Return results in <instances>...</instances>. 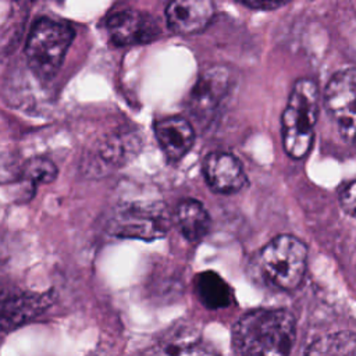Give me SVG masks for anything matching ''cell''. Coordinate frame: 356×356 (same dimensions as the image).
<instances>
[{"label":"cell","instance_id":"1","mask_svg":"<svg viewBox=\"0 0 356 356\" xmlns=\"http://www.w3.org/2000/svg\"><path fill=\"white\" fill-rule=\"evenodd\" d=\"M295 339V317L284 309L249 312L232 328V350L238 355H288Z\"/></svg>","mask_w":356,"mask_h":356},{"label":"cell","instance_id":"2","mask_svg":"<svg viewBox=\"0 0 356 356\" xmlns=\"http://www.w3.org/2000/svg\"><path fill=\"white\" fill-rule=\"evenodd\" d=\"M318 102L320 95L314 81L300 78L295 82L282 113V143L292 159H303L312 149Z\"/></svg>","mask_w":356,"mask_h":356},{"label":"cell","instance_id":"3","mask_svg":"<svg viewBox=\"0 0 356 356\" xmlns=\"http://www.w3.org/2000/svg\"><path fill=\"white\" fill-rule=\"evenodd\" d=\"M74 36V28L64 21L43 17L33 24L28 35L25 56L36 78L47 81L57 74Z\"/></svg>","mask_w":356,"mask_h":356},{"label":"cell","instance_id":"4","mask_svg":"<svg viewBox=\"0 0 356 356\" xmlns=\"http://www.w3.org/2000/svg\"><path fill=\"white\" fill-rule=\"evenodd\" d=\"M260 266L266 278L280 289L298 288L307 266V248L296 236L284 234L273 238L260 252Z\"/></svg>","mask_w":356,"mask_h":356},{"label":"cell","instance_id":"5","mask_svg":"<svg viewBox=\"0 0 356 356\" xmlns=\"http://www.w3.org/2000/svg\"><path fill=\"white\" fill-rule=\"evenodd\" d=\"M324 103L341 136L352 145L356 122V74L353 67L341 70L332 75L324 90Z\"/></svg>","mask_w":356,"mask_h":356},{"label":"cell","instance_id":"6","mask_svg":"<svg viewBox=\"0 0 356 356\" xmlns=\"http://www.w3.org/2000/svg\"><path fill=\"white\" fill-rule=\"evenodd\" d=\"M114 232L118 236L156 239L167 232L168 221L159 203L128 202L115 211Z\"/></svg>","mask_w":356,"mask_h":356},{"label":"cell","instance_id":"7","mask_svg":"<svg viewBox=\"0 0 356 356\" xmlns=\"http://www.w3.org/2000/svg\"><path fill=\"white\" fill-rule=\"evenodd\" d=\"M232 76L227 67L213 65L204 70L188 96L189 111L200 121L210 120L227 97Z\"/></svg>","mask_w":356,"mask_h":356},{"label":"cell","instance_id":"8","mask_svg":"<svg viewBox=\"0 0 356 356\" xmlns=\"http://www.w3.org/2000/svg\"><path fill=\"white\" fill-rule=\"evenodd\" d=\"M53 302L51 293L24 292L10 284H0V332L11 331L40 313Z\"/></svg>","mask_w":356,"mask_h":356},{"label":"cell","instance_id":"9","mask_svg":"<svg viewBox=\"0 0 356 356\" xmlns=\"http://www.w3.org/2000/svg\"><path fill=\"white\" fill-rule=\"evenodd\" d=\"M106 28L111 42L117 46L147 43L160 35L159 22L150 14L138 10H122L111 14Z\"/></svg>","mask_w":356,"mask_h":356},{"label":"cell","instance_id":"10","mask_svg":"<svg viewBox=\"0 0 356 356\" xmlns=\"http://www.w3.org/2000/svg\"><path fill=\"white\" fill-rule=\"evenodd\" d=\"M203 174L209 186L218 193H235L248 184L241 161L225 152L207 154L203 161Z\"/></svg>","mask_w":356,"mask_h":356},{"label":"cell","instance_id":"11","mask_svg":"<svg viewBox=\"0 0 356 356\" xmlns=\"http://www.w3.org/2000/svg\"><path fill=\"white\" fill-rule=\"evenodd\" d=\"M213 17V0H171L165 8L168 28L179 35L202 32Z\"/></svg>","mask_w":356,"mask_h":356},{"label":"cell","instance_id":"12","mask_svg":"<svg viewBox=\"0 0 356 356\" xmlns=\"http://www.w3.org/2000/svg\"><path fill=\"white\" fill-rule=\"evenodd\" d=\"M154 135L160 149L170 161L181 160L195 142L193 127L182 117H167L157 121Z\"/></svg>","mask_w":356,"mask_h":356},{"label":"cell","instance_id":"13","mask_svg":"<svg viewBox=\"0 0 356 356\" xmlns=\"http://www.w3.org/2000/svg\"><path fill=\"white\" fill-rule=\"evenodd\" d=\"M136 146L138 142L132 134H114L102 139L92 154L95 174L102 175L120 168L134 156Z\"/></svg>","mask_w":356,"mask_h":356},{"label":"cell","instance_id":"14","mask_svg":"<svg viewBox=\"0 0 356 356\" xmlns=\"http://www.w3.org/2000/svg\"><path fill=\"white\" fill-rule=\"evenodd\" d=\"M200 332L193 325L177 324L168 330L153 346L150 353L154 355H203L210 353L204 348Z\"/></svg>","mask_w":356,"mask_h":356},{"label":"cell","instance_id":"15","mask_svg":"<svg viewBox=\"0 0 356 356\" xmlns=\"http://www.w3.org/2000/svg\"><path fill=\"white\" fill-rule=\"evenodd\" d=\"M175 222L181 235L188 242L202 241L211 225L204 206L196 199H184L175 209Z\"/></svg>","mask_w":356,"mask_h":356},{"label":"cell","instance_id":"16","mask_svg":"<svg viewBox=\"0 0 356 356\" xmlns=\"http://www.w3.org/2000/svg\"><path fill=\"white\" fill-rule=\"evenodd\" d=\"M195 292L199 302L209 310H221L232 305L234 292L224 278L207 270L196 275Z\"/></svg>","mask_w":356,"mask_h":356},{"label":"cell","instance_id":"17","mask_svg":"<svg viewBox=\"0 0 356 356\" xmlns=\"http://www.w3.org/2000/svg\"><path fill=\"white\" fill-rule=\"evenodd\" d=\"M306 353L312 355H350L356 353V341L353 332H337L320 338L312 343Z\"/></svg>","mask_w":356,"mask_h":356},{"label":"cell","instance_id":"18","mask_svg":"<svg viewBox=\"0 0 356 356\" xmlns=\"http://www.w3.org/2000/svg\"><path fill=\"white\" fill-rule=\"evenodd\" d=\"M57 177V167L53 161L44 157H33L28 160L22 170V178L28 185L35 188L40 184L53 182Z\"/></svg>","mask_w":356,"mask_h":356},{"label":"cell","instance_id":"19","mask_svg":"<svg viewBox=\"0 0 356 356\" xmlns=\"http://www.w3.org/2000/svg\"><path fill=\"white\" fill-rule=\"evenodd\" d=\"M355 179H349L345 184L341 185L339 192H338V197H339V204L343 210L345 214H348L349 217H355V203H356V185H355Z\"/></svg>","mask_w":356,"mask_h":356},{"label":"cell","instance_id":"20","mask_svg":"<svg viewBox=\"0 0 356 356\" xmlns=\"http://www.w3.org/2000/svg\"><path fill=\"white\" fill-rule=\"evenodd\" d=\"M248 7L252 8H261V10H267V8H275L280 7L285 3H288L289 0H236Z\"/></svg>","mask_w":356,"mask_h":356}]
</instances>
